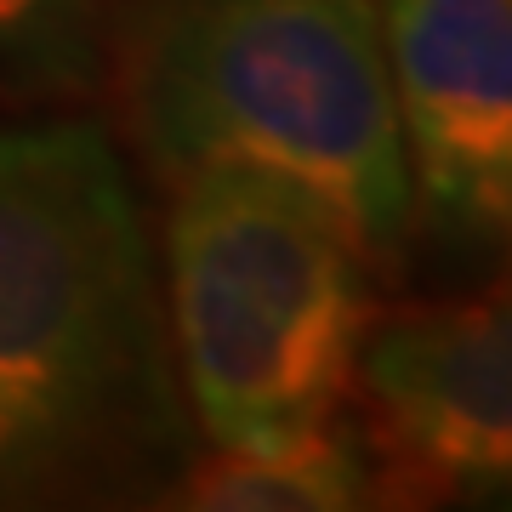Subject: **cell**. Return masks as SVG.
Wrapping results in <instances>:
<instances>
[{
	"label": "cell",
	"instance_id": "52a82bcc",
	"mask_svg": "<svg viewBox=\"0 0 512 512\" xmlns=\"http://www.w3.org/2000/svg\"><path fill=\"white\" fill-rule=\"evenodd\" d=\"M92 6L97 0H0V46H46Z\"/></svg>",
	"mask_w": 512,
	"mask_h": 512
},
{
	"label": "cell",
	"instance_id": "8992f818",
	"mask_svg": "<svg viewBox=\"0 0 512 512\" xmlns=\"http://www.w3.org/2000/svg\"><path fill=\"white\" fill-rule=\"evenodd\" d=\"M382 473L359 416L319 421L279 444H205L171 484V501L194 512H342L382 501Z\"/></svg>",
	"mask_w": 512,
	"mask_h": 512
},
{
	"label": "cell",
	"instance_id": "6da1fadb",
	"mask_svg": "<svg viewBox=\"0 0 512 512\" xmlns=\"http://www.w3.org/2000/svg\"><path fill=\"white\" fill-rule=\"evenodd\" d=\"M160 256L109 131H0V507L154 501L194 456Z\"/></svg>",
	"mask_w": 512,
	"mask_h": 512
},
{
	"label": "cell",
	"instance_id": "7a4b0ae2",
	"mask_svg": "<svg viewBox=\"0 0 512 512\" xmlns=\"http://www.w3.org/2000/svg\"><path fill=\"white\" fill-rule=\"evenodd\" d=\"M120 109L165 177H285L370 268H399L416 183L376 0H148L120 46Z\"/></svg>",
	"mask_w": 512,
	"mask_h": 512
},
{
	"label": "cell",
	"instance_id": "277c9868",
	"mask_svg": "<svg viewBox=\"0 0 512 512\" xmlns=\"http://www.w3.org/2000/svg\"><path fill=\"white\" fill-rule=\"evenodd\" d=\"M353 399L399 501L512 495V251L484 285L370 330Z\"/></svg>",
	"mask_w": 512,
	"mask_h": 512
},
{
	"label": "cell",
	"instance_id": "5b68a950",
	"mask_svg": "<svg viewBox=\"0 0 512 512\" xmlns=\"http://www.w3.org/2000/svg\"><path fill=\"white\" fill-rule=\"evenodd\" d=\"M416 211L512 251V0H376Z\"/></svg>",
	"mask_w": 512,
	"mask_h": 512
},
{
	"label": "cell",
	"instance_id": "3957f363",
	"mask_svg": "<svg viewBox=\"0 0 512 512\" xmlns=\"http://www.w3.org/2000/svg\"><path fill=\"white\" fill-rule=\"evenodd\" d=\"M171 183L160 285L194 433L239 450L348 416L376 330L359 239L268 171L194 165Z\"/></svg>",
	"mask_w": 512,
	"mask_h": 512
}]
</instances>
